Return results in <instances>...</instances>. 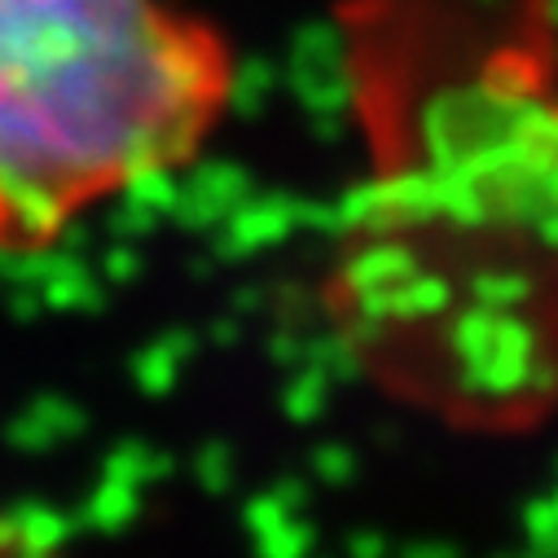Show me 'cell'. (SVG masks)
Segmentation results:
<instances>
[{"instance_id":"6da1fadb","label":"cell","mask_w":558,"mask_h":558,"mask_svg":"<svg viewBox=\"0 0 558 558\" xmlns=\"http://www.w3.org/2000/svg\"><path fill=\"white\" fill-rule=\"evenodd\" d=\"M233 93V40L181 0H0V259L198 163Z\"/></svg>"}]
</instances>
